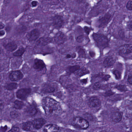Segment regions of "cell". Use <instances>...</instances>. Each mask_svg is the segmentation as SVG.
Listing matches in <instances>:
<instances>
[{
  "label": "cell",
  "instance_id": "obj_1",
  "mask_svg": "<svg viewBox=\"0 0 132 132\" xmlns=\"http://www.w3.org/2000/svg\"><path fill=\"white\" fill-rule=\"evenodd\" d=\"M43 108L46 115L52 116L58 114L61 111L60 104L50 97H45L42 100Z\"/></svg>",
  "mask_w": 132,
  "mask_h": 132
},
{
  "label": "cell",
  "instance_id": "obj_2",
  "mask_svg": "<svg viewBox=\"0 0 132 132\" xmlns=\"http://www.w3.org/2000/svg\"><path fill=\"white\" fill-rule=\"evenodd\" d=\"M70 123L75 127L81 129H86L89 127V123L86 120L79 117H73L70 120Z\"/></svg>",
  "mask_w": 132,
  "mask_h": 132
},
{
  "label": "cell",
  "instance_id": "obj_3",
  "mask_svg": "<svg viewBox=\"0 0 132 132\" xmlns=\"http://www.w3.org/2000/svg\"><path fill=\"white\" fill-rule=\"evenodd\" d=\"M93 37L97 45L100 47H106L109 44V39L106 36L103 35L94 34Z\"/></svg>",
  "mask_w": 132,
  "mask_h": 132
},
{
  "label": "cell",
  "instance_id": "obj_4",
  "mask_svg": "<svg viewBox=\"0 0 132 132\" xmlns=\"http://www.w3.org/2000/svg\"><path fill=\"white\" fill-rule=\"evenodd\" d=\"M58 89V86L56 83L47 82L43 85L42 88V91L43 92L52 93L56 92Z\"/></svg>",
  "mask_w": 132,
  "mask_h": 132
},
{
  "label": "cell",
  "instance_id": "obj_5",
  "mask_svg": "<svg viewBox=\"0 0 132 132\" xmlns=\"http://www.w3.org/2000/svg\"><path fill=\"white\" fill-rule=\"evenodd\" d=\"M30 88H22L19 89L16 93V97L19 99L24 100L31 93Z\"/></svg>",
  "mask_w": 132,
  "mask_h": 132
},
{
  "label": "cell",
  "instance_id": "obj_6",
  "mask_svg": "<svg viewBox=\"0 0 132 132\" xmlns=\"http://www.w3.org/2000/svg\"><path fill=\"white\" fill-rule=\"evenodd\" d=\"M52 23L55 28L60 29L64 24V19L62 16L56 15L52 18Z\"/></svg>",
  "mask_w": 132,
  "mask_h": 132
},
{
  "label": "cell",
  "instance_id": "obj_7",
  "mask_svg": "<svg viewBox=\"0 0 132 132\" xmlns=\"http://www.w3.org/2000/svg\"><path fill=\"white\" fill-rule=\"evenodd\" d=\"M40 34V31L38 29H33L27 34V38L30 41H34L39 37Z\"/></svg>",
  "mask_w": 132,
  "mask_h": 132
},
{
  "label": "cell",
  "instance_id": "obj_8",
  "mask_svg": "<svg viewBox=\"0 0 132 132\" xmlns=\"http://www.w3.org/2000/svg\"><path fill=\"white\" fill-rule=\"evenodd\" d=\"M25 113L28 116L33 117L35 116L37 112V109L35 105L29 104L25 109Z\"/></svg>",
  "mask_w": 132,
  "mask_h": 132
},
{
  "label": "cell",
  "instance_id": "obj_9",
  "mask_svg": "<svg viewBox=\"0 0 132 132\" xmlns=\"http://www.w3.org/2000/svg\"><path fill=\"white\" fill-rule=\"evenodd\" d=\"M132 53V44L123 45L120 47L119 53L122 55H127Z\"/></svg>",
  "mask_w": 132,
  "mask_h": 132
},
{
  "label": "cell",
  "instance_id": "obj_10",
  "mask_svg": "<svg viewBox=\"0 0 132 132\" xmlns=\"http://www.w3.org/2000/svg\"><path fill=\"white\" fill-rule=\"evenodd\" d=\"M23 77V75L21 71H13L10 73V78L13 81H19L22 79Z\"/></svg>",
  "mask_w": 132,
  "mask_h": 132
},
{
  "label": "cell",
  "instance_id": "obj_11",
  "mask_svg": "<svg viewBox=\"0 0 132 132\" xmlns=\"http://www.w3.org/2000/svg\"><path fill=\"white\" fill-rule=\"evenodd\" d=\"M67 40L66 35L62 32L57 33L55 37L54 40L55 43L58 45L64 44Z\"/></svg>",
  "mask_w": 132,
  "mask_h": 132
},
{
  "label": "cell",
  "instance_id": "obj_12",
  "mask_svg": "<svg viewBox=\"0 0 132 132\" xmlns=\"http://www.w3.org/2000/svg\"><path fill=\"white\" fill-rule=\"evenodd\" d=\"M112 17V15L109 13H108L101 18L98 21L100 27H102L107 24L110 21Z\"/></svg>",
  "mask_w": 132,
  "mask_h": 132
},
{
  "label": "cell",
  "instance_id": "obj_13",
  "mask_svg": "<svg viewBox=\"0 0 132 132\" xmlns=\"http://www.w3.org/2000/svg\"><path fill=\"white\" fill-rule=\"evenodd\" d=\"M33 127L36 129H41L46 123V120L43 118L35 119L32 122Z\"/></svg>",
  "mask_w": 132,
  "mask_h": 132
},
{
  "label": "cell",
  "instance_id": "obj_14",
  "mask_svg": "<svg viewBox=\"0 0 132 132\" xmlns=\"http://www.w3.org/2000/svg\"><path fill=\"white\" fill-rule=\"evenodd\" d=\"M88 104L91 107L96 108L101 105V102L98 98L95 96H93L89 99Z\"/></svg>",
  "mask_w": 132,
  "mask_h": 132
},
{
  "label": "cell",
  "instance_id": "obj_15",
  "mask_svg": "<svg viewBox=\"0 0 132 132\" xmlns=\"http://www.w3.org/2000/svg\"><path fill=\"white\" fill-rule=\"evenodd\" d=\"M51 38L48 37H42L39 38L37 42V45L38 46H44L47 45L52 42Z\"/></svg>",
  "mask_w": 132,
  "mask_h": 132
},
{
  "label": "cell",
  "instance_id": "obj_16",
  "mask_svg": "<svg viewBox=\"0 0 132 132\" xmlns=\"http://www.w3.org/2000/svg\"><path fill=\"white\" fill-rule=\"evenodd\" d=\"M3 45L6 50L10 52L15 51L18 47L17 45L14 42H10L4 44Z\"/></svg>",
  "mask_w": 132,
  "mask_h": 132
},
{
  "label": "cell",
  "instance_id": "obj_17",
  "mask_svg": "<svg viewBox=\"0 0 132 132\" xmlns=\"http://www.w3.org/2000/svg\"><path fill=\"white\" fill-rule=\"evenodd\" d=\"M45 67V64L42 60L38 59H35L34 65L35 69L37 71H40L43 70Z\"/></svg>",
  "mask_w": 132,
  "mask_h": 132
},
{
  "label": "cell",
  "instance_id": "obj_18",
  "mask_svg": "<svg viewBox=\"0 0 132 132\" xmlns=\"http://www.w3.org/2000/svg\"><path fill=\"white\" fill-rule=\"evenodd\" d=\"M60 127L55 124H49L44 127V132H57L60 131Z\"/></svg>",
  "mask_w": 132,
  "mask_h": 132
},
{
  "label": "cell",
  "instance_id": "obj_19",
  "mask_svg": "<svg viewBox=\"0 0 132 132\" xmlns=\"http://www.w3.org/2000/svg\"><path fill=\"white\" fill-rule=\"evenodd\" d=\"M111 119L114 122H119L122 120V116L119 112H114L111 115Z\"/></svg>",
  "mask_w": 132,
  "mask_h": 132
},
{
  "label": "cell",
  "instance_id": "obj_20",
  "mask_svg": "<svg viewBox=\"0 0 132 132\" xmlns=\"http://www.w3.org/2000/svg\"><path fill=\"white\" fill-rule=\"evenodd\" d=\"M115 61L113 57H108L106 58L103 62V65L105 68H109L112 66L114 63Z\"/></svg>",
  "mask_w": 132,
  "mask_h": 132
},
{
  "label": "cell",
  "instance_id": "obj_21",
  "mask_svg": "<svg viewBox=\"0 0 132 132\" xmlns=\"http://www.w3.org/2000/svg\"><path fill=\"white\" fill-rule=\"evenodd\" d=\"M21 128L22 129L25 131H31L34 127H33L32 122L28 121L22 123L21 125Z\"/></svg>",
  "mask_w": 132,
  "mask_h": 132
},
{
  "label": "cell",
  "instance_id": "obj_22",
  "mask_svg": "<svg viewBox=\"0 0 132 132\" xmlns=\"http://www.w3.org/2000/svg\"><path fill=\"white\" fill-rule=\"evenodd\" d=\"M89 73V71L86 68H80L76 72H75V74L77 76L81 77Z\"/></svg>",
  "mask_w": 132,
  "mask_h": 132
},
{
  "label": "cell",
  "instance_id": "obj_23",
  "mask_svg": "<svg viewBox=\"0 0 132 132\" xmlns=\"http://www.w3.org/2000/svg\"><path fill=\"white\" fill-rule=\"evenodd\" d=\"M80 68V66L79 65H72L68 67L66 71L68 73H75Z\"/></svg>",
  "mask_w": 132,
  "mask_h": 132
},
{
  "label": "cell",
  "instance_id": "obj_24",
  "mask_svg": "<svg viewBox=\"0 0 132 132\" xmlns=\"http://www.w3.org/2000/svg\"><path fill=\"white\" fill-rule=\"evenodd\" d=\"M24 104L23 102L19 100H16L14 102V108L16 109H21L24 106Z\"/></svg>",
  "mask_w": 132,
  "mask_h": 132
},
{
  "label": "cell",
  "instance_id": "obj_25",
  "mask_svg": "<svg viewBox=\"0 0 132 132\" xmlns=\"http://www.w3.org/2000/svg\"><path fill=\"white\" fill-rule=\"evenodd\" d=\"M18 84L15 82H12V83H9L6 85L4 86V88L7 90L11 91V90H14L18 88Z\"/></svg>",
  "mask_w": 132,
  "mask_h": 132
},
{
  "label": "cell",
  "instance_id": "obj_26",
  "mask_svg": "<svg viewBox=\"0 0 132 132\" xmlns=\"http://www.w3.org/2000/svg\"><path fill=\"white\" fill-rule=\"evenodd\" d=\"M25 52V48L23 47H21L15 52H14L13 55L16 57H21L23 54Z\"/></svg>",
  "mask_w": 132,
  "mask_h": 132
},
{
  "label": "cell",
  "instance_id": "obj_27",
  "mask_svg": "<svg viewBox=\"0 0 132 132\" xmlns=\"http://www.w3.org/2000/svg\"><path fill=\"white\" fill-rule=\"evenodd\" d=\"M77 51L79 55V56L81 57H86V52L85 49L81 47H79L77 48Z\"/></svg>",
  "mask_w": 132,
  "mask_h": 132
},
{
  "label": "cell",
  "instance_id": "obj_28",
  "mask_svg": "<svg viewBox=\"0 0 132 132\" xmlns=\"http://www.w3.org/2000/svg\"><path fill=\"white\" fill-rule=\"evenodd\" d=\"M10 116L13 119H16L20 117V114L17 111H12L10 113Z\"/></svg>",
  "mask_w": 132,
  "mask_h": 132
},
{
  "label": "cell",
  "instance_id": "obj_29",
  "mask_svg": "<svg viewBox=\"0 0 132 132\" xmlns=\"http://www.w3.org/2000/svg\"><path fill=\"white\" fill-rule=\"evenodd\" d=\"M115 88L121 92H126L128 90L126 86L125 85H118L116 86Z\"/></svg>",
  "mask_w": 132,
  "mask_h": 132
},
{
  "label": "cell",
  "instance_id": "obj_30",
  "mask_svg": "<svg viewBox=\"0 0 132 132\" xmlns=\"http://www.w3.org/2000/svg\"><path fill=\"white\" fill-rule=\"evenodd\" d=\"M76 40L78 43H84L86 40V37L84 35H79L76 38Z\"/></svg>",
  "mask_w": 132,
  "mask_h": 132
},
{
  "label": "cell",
  "instance_id": "obj_31",
  "mask_svg": "<svg viewBox=\"0 0 132 132\" xmlns=\"http://www.w3.org/2000/svg\"><path fill=\"white\" fill-rule=\"evenodd\" d=\"M113 75L115 76V78L117 80H119L121 78V73L118 70H114L113 71Z\"/></svg>",
  "mask_w": 132,
  "mask_h": 132
},
{
  "label": "cell",
  "instance_id": "obj_32",
  "mask_svg": "<svg viewBox=\"0 0 132 132\" xmlns=\"http://www.w3.org/2000/svg\"><path fill=\"white\" fill-rule=\"evenodd\" d=\"M102 85H101V83L100 82H96L93 85V89H95V90H99L100 89L102 88Z\"/></svg>",
  "mask_w": 132,
  "mask_h": 132
},
{
  "label": "cell",
  "instance_id": "obj_33",
  "mask_svg": "<svg viewBox=\"0 0 132 132\" xmlns=\"http://www.w3.org/2000/svg\"><path fill=\"white\" fill-rule=\"evenodd\" d=\"M100 78L102 79V80L103 81H108L110 78V76L108 75H103L101 74L100 76Z\"/></svg>",
  "mask_w": 132,
  "mask_h": 132
},
{
  "label": "cell",
  "instance_id": "obj_34",
  "mask_svg": "<svg viewBox=\"0 0 132 132\" xmlns=\"http://www.w3.org/2000/svg\"><path fill=\"white\" fill-rule=\"evenodd\" d=\"M126 7L128 10L132 11V1H128L127 3Z\"/></svg>",
  "mask_w": 132,
  "mask_h": 132
},
{
  "label": "cell",
  "instance_id": "obj_35",
  "mask_svg": "<svg viewBox=\"0 0 132 132\" xmlns=\"http://www.w3.org/2000/svg\"><path fill=\"white\" fill-rule=\"evenodd\" d=\"M115 93L113 92L112 91H111L110 90H108V91H106V92H105V94H104V96H110L113 95H114Z\"/></svg>",
  "mask_w": 132,
  "mask_h": 132
},
{
  "label": "cell",
  "instance_id": "obj_36",
  "mask_svg": "<svg viewBox=\"0 0 132 132\" xmlns=\"http://www.w3.org/2000/svg\"><path fill=\"white\" fill-rule=\"evenodd\" d=\"M9 131L10 132H19V131H20V129L18 127L14 126Z\"/></svg>",
  "mask_w": 132,
  "mask_h": 132
},
{
  "label": "cell",
  "instance_id": "obj_37",
  "mask_svg": "<svg viewBox=\"0 0 132 132\" xmlns=\"http://www.w3.org/2000/svg\"><path fill=\"white\" fill-rule=\"evenodd\" d=\"M84 29L85 32L87 34H89V33L91 32V28L88 27H84Z\"/></svg>",
  "mask_w": 132,
  "mask_h": 132
},
{
  "label": "cell",
  "instance_id": "obj_38",
  "mask_svg": "<svg viewBox=\"0 0 132 132\" xmlns=\"http://www.w3.org/2000/svg\"><path fill=\"white\" fill-rule=\"evenodd\" d=\"M80 82L82 85H86L88 82V79L87 78L82 79L80 80Z\"/></svg>",
  "mask_w": 132,
  "mask_h": 132
},
{
  "label": "cell",
  "instance_id": "obj_39",
  "mask_svg": "<svg viewBox=\"0 0 132 132\" xmlns=\"http://www.w3.org/2000/svg\"><path fill=\"white\" fill-rule=\"evenodd\" d=\"M38 4V2L37 1H34L31 2V6L33 7H36L37 6Z\"/></svg>",
  "mask_w": 132,
  "mask_h": 132
},
{
  "label": "cell",
  "instance_id": "obj_40",
  "mask_svg": "<svg viewBox=\"0 0 132 132\" xmlns=\"http://www.w3.org/2000/svg\"><path fill=\"white\" fill-rule=\"evenodd\" d=\"M127 81L130 85H132V76H130L127 78Z\"/></svg>",
  "mask_w": 132,
  "mask_h": 132
},
{
  "label": "cell",
  "instance_id": "obj_41",
  "mask_svg": "<svg viewBox=\"0 0 132 132\" xmlns=\"http://www.w3.org/2000/svg\"><path fill=\"white\" fill-rule=\"evenodd\" d=\"M5 34V32L3 30H1L0 31V36L1 37L4 36Z\"/></svg>",
  "mask_w": 132,
  "mask_h": 132
},
{
  "label": "cell",
  "instance_id": "obj_42",
  "mask_svg": "<svg viewBox=\"0 0 132 132\" xmlns=\"http://www.w3.org/2000/svg\"><path fill=\"white\" fill-rule=\"evenodd\" d=\"M71 58H72V55L71 54H68L65 56V58L68 59H69Z\"/></svg>",
  "mask_w": 132,
  "mask_h": 132
},
{
  "label": "cell",
  "instance_id": "obj_43",
  "mask_svg": "<svg viewBox=\"0 0 132 132\" xmlns=\"http://www.w3.org/2000/svg\"><path fill=\"white\" fill-rule=\"evenodd\" d=\"M4 27H5V25L3 23L1 22V24H0V29L2 30L3 28H4Z\"/></svg>",
  "mask_w": 132,
  "mask_h": 132
},
{
  "label": "cell",
  "instance_id": "obj_44",
  "mask_svg": "<svg viewBox=\"0 0 132 132\" xmlns=\"http://www.w3.org/2000/svg\"><path fill=\"white\" fill-rule=\"evenodd\" d=\"M72 58H75L76 57V54L75 53H73L72 54Z\"/></svg>",
  "mask_w": 132,
  "mask_h": 132
},
{
  "label": "cell",
  "instance_id": "obj_45",
  "mask_svg": "<svg viewBox=\"0 0 132 132\" xmlns=\"http://www.w3.org/2000/svg\"><path fill=\"white\" fill-rule=\"evenodd\" d=\"M129 25L130 28L131 29H132V21H130L129 23Z\"/></svg>",
  "mask_w": 132,
  "mask_h": 132
},
{
  "label": "cell",
  "instance_id": "obj_46",
  "mask_svg": "<svg viewBox=\"0 0 132 132\" xmlns=\"http://www.w3.org/2000/svg\"><path fill=\"white\" fill-rule=\"evenodd\" d=\"M47 1H53V0H47Z\"/></svg>",
  "mask_w": 132,
  "mask_h": 132
}]
</instances>
